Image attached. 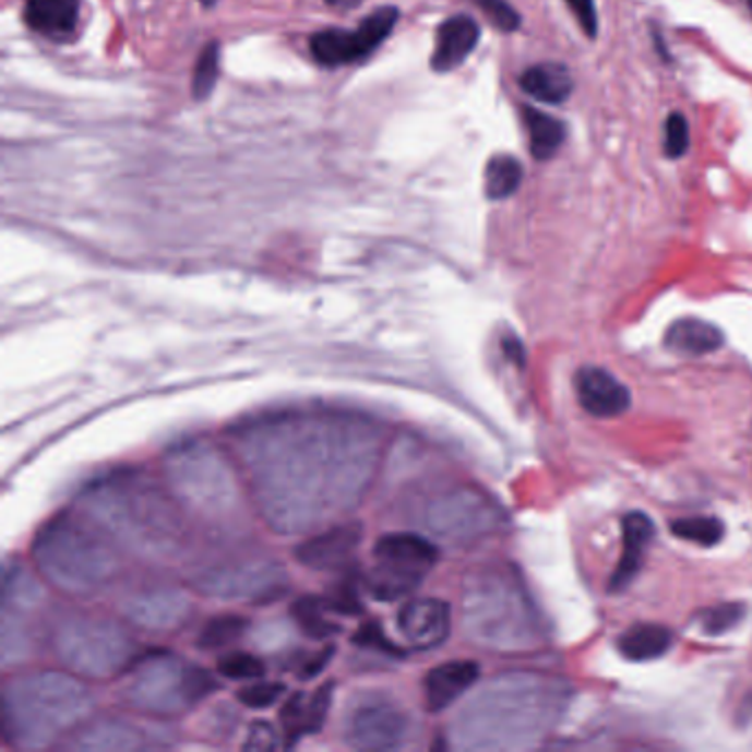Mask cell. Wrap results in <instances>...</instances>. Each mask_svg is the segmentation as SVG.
<instances>
[{
    "mask_svg": "<svg viewBox=\"0 0 752 752\" xmlns=\"http://www.w3.org/2000/svg\"><path fill=\"white\" fill-rule=\"evenodd\" d=\"M222 71V45L212 40L203 47V51L196 58L194 73H192V97L203 102L212 95L214 86H217Z\"/></svg>",
    "mask_w": 752,
    "mask_h": 752,
    "instance_id": "obj_20",
    "label": "cell"
},
{
    "mask_svg": "<svg viewBox=\"0 0 752 752\" xmlns=\"http://www.w3.org/2000/svg\"><path fill=\"white\" fill-rule=\"evenodd\" d=\"M325 602L330 607V611L334 613H343V616H356V613H362V600H360V594H358V581H356V574H347V578L338 581L330 594L325 596Z\"/></svg>",
    "mask_w": 752,
    "mask_h": 752,
    "instance_id": "obj_24",
    "label": "cell"
},
{
    "mask_svg": "<svg viewBox=\"0 0 752 752\" xmlns=\"http://www.w3.org/2000/svg\"><path fill=\"white\" fill-rule=\"evenodd\" d=\"M334 654H336V647H334V644H327V647H322V649H318V652H313V654L300 658V660H298V667H296V676H298L300 680H313V678H318L322 671L327 669V665L332 663Z\"/></svg>",
    "mask_w": 752,
    "mask_h": 752,
    "instance_id": "obj_29",
    "label": "cell"
},
{
    "mask_svg": "<svg viewBox=\"0 0 752 752\" xmlns=\"http://www.w3.org/2000/svg\"><path fill=\"white\" fill-rule=\"evenodd\" d=\"M671 532L684 541L697 544L702 548H713L724 539L726 527L715 516H684L671 523Z\"/></svg>",
    "mask_w": 752,
    "mask_h": 752,
    "instance_id": "obj_19",
    "label": "cell"
},
{
    "mask_svg": "<svg viewBox=\"0 0 752 752\" xmlns=\"http://www.w3.org/2000/svg\"><path fill=\"white\" fill-rule=\"evenodd\" d=\"M691 133H689V122L682 114H671L665 122V153L671 159L682 157L689 151Z\"/></svg>",
    "mask_w": 752,
    "mask_h": 752,
    "instance_id": "obj_27",
    "label": "cell"
},
{
    "mask_svg": "<svg viewBox=\"0 0 752 752\" xmlns=\"http://www.w3.org/2000/svg\"><path fill=\"white\" fill-rule=\"evenodd\" d=\"M311 56L322 67H343L356 60L367 58L358 32L349 29H325L311 36L309 40Z\"/></svg>",
    "mask_w": 752,
    "mask_h": 752,
    "instance_id": "obj_14",
    "label": "cell"
},
{
    "mask_svg": "<svg viewBox=\"0 0 752 752\" xmlns=\"http://www.w3.org/2000/svg\"><path fill=\"white\" fill-rule=\"evenodd\" d=\"M673 644L669 626L658 622H640L618 637V652L631 663H647L665 656Z\"/></svg>",
    "mask_w": 752,
    "mask_h": 752,
    "instance_id": "obj_13",
    "label": "cell"
},
{
    "mask_svg": "<svg viewBox=\"0 0 752 752\" xmlns=\"http://www.w3.org/2000/svg\"><path fill=\"white\" fill-rule=\"evenodd\" d=\"M283 693H285L283 682H254V684L243 687L237 693V700L248 708L263 711V708L274 706L283 697Z\"/></svg>",
    "mask_w": 752,
    "mask_h": 752,
    "instance_id": "obj_25",
    "label": "cell"
},
{
    "mask_svg": "<svg viewBox=\"0 0 752 752\" xmlns=\"http://www.w3.org/2000/svg\"><path fill=\"white\" fill-rule=\"evenodd\" d=\"M278 745H280L278 732L267 721H254L250 726V735H248V739L243 743V748H248V750H274Z\"/></svg>",
    "mask_w": 752,
    "mask_h": 752,
    "instance_id": "obj_30",
    "label": "cell"
},
{
    "mask_svg": "<svg viewBox=\"0 0 752 752\" xmlns=\"http://www.w3.org/2000/svg\"><path fill=\"white\" fill-rule=\"evenodd\" d=\"M362 525L360 523H345L330 527L313 539L300 544L296 548V561L309 570L318 572H332L343 570L351 563L356 550L362 544Z\"/></svg>",
    "mask_w": 752,
    "mask_h": 752,
    "instance_id": "obj_2",
    "label": "cell"
},
{
    "mask_svg": "<svg viewBox=\"0 0 752 752\" xmlns=\"http://www.w3.org/2000/svg\"><path fill=\"white\" fill-rule=\"evenodd\" d=\"M745 3H748V8H750V12H752V0H745Z\"/></svg>",
    "mask_w": 752,
    "mask_h": 752,
    "instance_id": "obj_35",
    "label": "cell"
},
{
    "mask_svg": "<svg viewBox=\"0 0 752 752\" xmlns=\"http://www.w3.org/2000/svg\"><path fill=\"white\" fill-rule=\"evenodd\" d=\"M743 616H745V607L741 602H724V605H715L706 609L700 616V624L704 633L721 635L730 631L732 626H737L743 620Z\"/></svg>",
    "mask_w": 752,
    "mask_h": 752,
    "instance_id": "obj_22",
    "label": "cell"
},
{
    "mask_svg": "<svg viewBox=\"0 0 752 752\" xmlns=\"http://www.w3.org/2000/svg\"><path fill=\"white\" fill-rule=\"evenodd\" d=\"M397 19H399V12L395 8H380L360 23L356 32L367 56L373 53L391 36V32L397 25Z\"/></svg>",
    "mask_w": 752,
    "mask_h": 752,
    "instance_id": "obj_21",
    "label": "cell"
},
{
    "mask_svg": "<svg viewBox=\"0 0 752 752\" xmlns=\"http://www.w3.org/2000/svg\"><path fill=\"white\" fill-rule=\"evenodd\" d=\"M473 3L490 19L497 29L516 32L521 27V16L508 0H473Z\"/></svg>",
    "mask_w": 752,
    "mask_h": 752,
    "instance_id": "obj_28",
    "label": "cell"
},
{
    "mask_svg": "<svg viewBox=\"0 0 752 752\" xmlns=\"http://www.w3.org/2000/svg\"><path fill=\"white\" fill-rule=\"evenodd\" d=\"M523 120L527 127L529 151H532L534 159H539V162L552 159L561 151V146L568 138L565 124L557 118L539 111V109H529V106H525L523 109Z\"/></svg>",
    "mask_w": 752,
    "mask_h": 752,
    "instance_id": "obj_15",
    "label": "cell"
},
{
    "mask_svg": "<svg viewBox=\"0 0 752 752\" xmlns=\"http://www.w3.org/2000/svg\"><path fill=\"white\" fill-rule=\"evenodd\" d=\"M362 3H365V0H327V5H330V8H334V10H343V12L354 10V8L362 5Z\"/></svg>",
    "mask_w": 752,
    "mask_h": 752,
    "instance_id": "obj_33",
    "label": "cell"
},
{
    "mask_svg": "<svg viewBox=\"0 0 752 752\" xmlns=\"http://www.w3.org/2000/svg\"><path fill=\"white\" fill-rule=\"evenodd\" d=\"M351 640L358 644V647H365V649H375V652H382L386 656H404V649L395 647V644L386 637V633L378 620H369V622L360 624L358 633Z\"/></svg>",
    "mask_w": 752,
    "mask_h": 752,
    "instance_id": "obj_26",
    "label": "cell"
},
{
    "mask_svg": "<svg viewBox=\"0 0 752 752\" xmlns=\"http://www.w3.org/2000/svg\"><path fill=\"white\" fill-rule=\"evenodd\" d=\"M521 88L544 104H563L574 93V77L565 64H534L521 75Z\"/></svg>",
    "mask_w": 752,
    "mask_h": 752,
    "instance_id": "obj_12",
    "label": "cell"
},
{
    "mask_svg": "<svg viewBox=\"0 0 752 752\" xmlns=\"http://www.w3.org/2000/svg\"><path fill=\"white\" fill-rule=\"evenodd\" d=\"M349 735L358 737L360 745L371 748H393L399 745L402 735L406 732V715L384 700H371L362 704L351 715Z\"/></svg>",
    "mask_w": 752,
    "mask_h": 752,
    "instance_id": "obj_6",
    "label": "cell"
},
{
    "mask_svg": "<svg viewBox=\"0 0 752 752\" xmlns=\"http://www.w3.org/2000/svg\"><path fill=\"white\" fill-rule=\"evenodd\" d=\"M80 3L82 0H27L23 16L36 34L60 40L77 27Z\"/></svg>",
    "mask_w": 752,
    "mask_h": 752,
    "instance_id": "obj_11",
    "label": "cell"
},
{
    "mask_svg": "<svg viewBox=\"0 0 752 752\" xmlns=\"http://www.w3.org/2000/svg\"><path fill=\"white\" fill-rule=\"evenodd\" d=\"M219 673L228 680H241V682H248V680H259L263 678L265 673V665L263 660H259L256 656L252 654H246V652H232L228 656H224L217 665Z\"/></svg>",
    "mask_w": 752,
    "mask_h": 752,
    "instance_id": "obj_23",
    "label": "cell"
},
{
    "mask_svg": "<svg viewBox=\"0 0 752 752\" xmlns=\"http://www.w3.org/2000/svg\"><path fill=\"white\" fill-rule=\"evenodd\" d=\"M570 12L574 14V19L578 21L581 29L594 38L598 34V12H596V3L594 0H565Z\"/></svg>",
    "mask_w": 752,
    "mask_h": 752,
    "instance_id": "obj_31",
    "label": "cell"
},
{
    "mask_svg": "<svg viewBox=\"0 0 752 752\" xmlns=\"http://www.w3.org/2000/svg\"><path fill=\"white\" fill-rule=\"evenodd\" d=\"M246 631H248V618L235 616V613H224V616L212 618L203 624V629L196 637V647L203 652L224 649V647H230V644L239 642Z\"/></svg>",
    "mask_w": 752,
    "mask_h": 752,
    "instance_id": "obj_18",
    "label": "cell"
},
{
    "mask_svg": "<svg viewBox=\"0 0 752 752\" xmlns=\"http://www.w3.org/2000/svg\"><path fill=\"white\" fill-rule=\"evenodd\" d=\"M484 179L486 196L492 201H501L518 190L523 179V166L512 155H497L488 162Z\"/></svg>",
    "mask_w": 752,
    "mask_h": 752,
    "instance_id": "obj_17",
    "label": "cell"
},
{
    "mask_svg": "<svg viewBox=\"0 0 752 752\" xmlns=\"http://www.w3.org/2000/svg\"><path fill=\"white\" fill-rule=\"evenodd\" d=\"M481 36L479 25L470 16H453L438 29L431 67L438 73H449L466 62Z\"/></svg>",
    "mask_w": 752,
    "mask_h": 752,
    "instance_id": "obj_9",
    "label": "cell"
},
{
    "mask_svg": "<svg viewBox=\"0 0 752 752\" xmlns=\"http://www.w3.org/2000/svg\"><path fill=\"white\" fill-rule=\"evenodd\" d=\"M654 534H656V527L647 514L629 512L622 518V552L609 581V589L613 594L626 589L633 583V578L642 570L644 554H647L654 541Z\"/></svg>",
    "mask_w": 752,
    "mask_h": 752,
    "instance_id": "obj_8",
    "label": "cell"
},
{
    "mask_svg": "<svg viewBox=\"0 0 752 752\" xmlns=\"http://www.w3.org/2000/svg\"><path fill=\"white\" fill-rule=\"evenodd\" d=\"M375 565L365 576V585L375 600H397L413 594L440 561V550L413 532H391L373 548Z\"/></svg>",
    "mask_w": 752,
    "mask_h": 752,
    "instance_id": "obj_1",
    "label": "cell"
},
{
    "mask_svg": "<svg viewBox=\"0 0 752 752\" xmlns=\"http://www.w3.org/2000/svg\"><path fill=\"white\" fill-rule=\"evenodd\" d=\"M578 404L594 417H618L631 404L629 389L600 367H583L574 378Z\"/></svg>",
    "mask_w": 752,
    "mask_h": 752,
    "instance_id": "obj_5",
    "label": "cell"
},
{
    "mask_svg": "<svg viewBox=\"0 0 752 752\" xmlns=\"http://www.w3.org/2000/svg\"><path fill=\"white\" fill-rule=\"evenodd\" d=\"M330 607L325 598L318 596H300L291 605V618L300 626V631L311 640H327L341 631V624L327 618Z\"/></svg>",
    "mask_w": 752,
    "mask_h": 752,
    "instance_id": "obj_16",
    "label": "cell"
},
{
    "mask_svg": "<svg viewBox=\"0 0 752 752\" xmlns=\"http://www.w3.org/2000/svg\"><path fill=\"white\" fill-rule=\"evenodd\" d=\"M724 334L717 325L702 318H680L665 334L667 351L684 358H697L721 349Z\"/></svg>",
    "mask_w": 752,
    "mask_h": 752,
    "instance_id": "obj_10",
    "label": "cell"
},
{
    "mask_svg": "<svg viewBox=\"0 0 752 752\" xmlns=\"http://www.w3.org/2000/svg\"><path fill=\"white\" fill-rule=\"evenodd\" d=\"M332 700H334V682L320 684L311 695L291 693L289 700H285L280 708L285 743L294 745L298 739L320 732L327 721Z\"/></svg>",
    "mask_w": 752,
    "mask_h": 752,
    "instance_id": "obj_4",
    "label": "cell"
},
{
    "mask_svg": "<svg viewBox=\"0 0 752 752\" xmlns=\"http://www.w3.org/2000/svg\"><path fill=\"white\" fill-rule=\"evenodd\" d=\"M397 629L415 649H438L451 633V607L440 598H413L397 613Z\"/></svg>",
    "mask_w": 752,
    "mask_h": 752,
    "instance_id": "obj_3",
    "label": "cell"
},
{
    "mask_svg": "<svg viewBox=\"0 0 752 752\" xmlns=\"http://www.w3.org/2000/svg\"><path fill=\"white\" fill-rule=\"evenodd\" d=\"M199 3H201V8H203V10H210V8L217 5V0H199Z\"/></svg>",
    "mask_w": 752,
    "mask_h": 752,
    "instance_id": "obj_34",
    "label": "cell"
},
{
    "mask_svg": "<svg viewBox=\"0 0 752 752\" xmlns=\"http://www.w3.org/2000/svg\"><path fill=\"white\" fill-rule=\"evenodd\" d=\"M479 673L481 667L475 660H451L428 671L421 682L426 711H446L479 680Z\"/></svg>",
    "mask_w": 752,
    "mask_h": 752,
    "instance_id": "obj_7",
    "label": "cell"
},
{
    "mask_svg": "<svg viewBox=\"0 0 752 752\" xmlns=\"http://www.w3.org/2000/svg\"><path fill=\"white\" fill-rule=\"evenodd\" d=\"M503 351H505V356H508L516 367H523V365H525L523 345H521L514 336H508V338L503 341Z\"/></svg>",
    "mask_w": 752,
    "mask_h": 752,
    "instance_id": "obj_32",
    "label": "cell"
}]
</instances>
